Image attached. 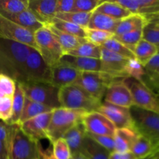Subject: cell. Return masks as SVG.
Wrapping results in <instances>:
<instances>
[{"label": "cell", "mask_w": 159, "mask_h": 159, "mask_svg": "<svg viewBox=\"0 0 159 159\" xmlns=\"http://www.w3.org/2000/svg\"><path fill=\"white\" fill-rule=\"evenodd\" d=\"M32 48L0 38V74L21 83L26 61Z\"/></svg>", "instance_id": "cell-1"}, {"label": "cell", "mask_w": 159, "mask_h": 159, "mask_svg": "<svg viewBox=\"0 0 159 159\" xmlns=\"http://www.w3.org/2000/svg\"><path fill=\"white\" fill-rule=\"evenodd\" d=\"M58 97L61 107L87 112L97 111L102 102L78 85H70L59 89Z\"/></svg>", "instance_id": "cell-2"}, {"label": "cell", "mask_w": 159, "mask_h": 159, "mask_svg": "<svg viewBox=\"0 0 159 159\" xmlns=\"http://www.w3.org/2000/svg\"><path fill=\"white\" fill-rule=\"evenodd\" d=\"M87 113L89 112L85 110L63 107L54 109L48 128V140L52 144L55 141L63 138L70 129L82 122V118Z\"/></svg>", "instance_id": "cell-3"}, {"label": "cell", "mask_w": 159, "mask_h": 159, "mask_svg": "<svg viewBox=\"0 0 159 159\" xmlns=\"http://www.w3.org/2000/svg\"><path fill=\"white\" fill-rule=\"evenodd\" d=\"M134 128L142 136L147 138L159 150V114L134 107L130 108Z\"/></svg>", "instance_id": "cell-4"}, {"label": "cell", "mask_w": 159, "mask_h": 159, "mask_svg": "<svg viewBox=\"0 0 159 159\" xmlns=\"http://www.w3.org/2000/svg\"><path fill=\"white\" fill-rule=\"evenodd\" d=\"M21 85L25 97L34 102L50 108L61 107L59 102V89L48 82H28L19 83Z\"/></svg>", "instance_id": "cell-5"}, {"label": "cell", "mask_w": 159, "mask_h": 159, "mask_svg": "<svg viewBox=\"0 0 159 159\" xmlns=\"http://www.w3.org/2000/svg\"><path fill=\"white\" fill-rule=\"evenodd\" d=\"M37 51L50 67L59 63L64 55L60 44L46 24L34 33Z\"/></svg>", "instance_id": "cell-6"}, {"label": "cell", "mask_w": 159, "mask_h": 159, "mask_svg": "<svg viewBox=\"0 0 159 159\" xmlns=\"http://www.w3.org/2000/svg\"><path fill=\"white\" fill-rule=\"evenodd\" d=\"M40 143L23 134L17 124L9 148V159H40Z\"/></svg>", "instance_id": "cell-7"}, {"label": "cell", "mask_w": 159, "mask_h": 159, "mask_svg": "<svg viewBox=\"0 0 159 159\" xmlns=\"http://www.w3.org/2000/svg\"><path fill=\"white\" fill-rule=\"evenodd\" d=\"M123 82L130 90L135 107L159 114V98L144 82L125 78Z\"/></svg>", "instance_id": "cell-8"}, {"label": "cell", "mask_w": 159, "mask_h": 159, "mask_svg": "<svg viewBox=\"0 0 159 159\" xmlns=\"http://www.w3.org/2000/svg\"><path fill=\"white\" fill-rule=\"evenodd\" d=\"M116 80L118 79L102 71H82L75 85H79L93 97L102 101L108 87Z\"/></svg>", "instance_id": "cell-9"}, {"label": "cell", "mask_w": 159, "mask_h": 159, "mask_svg": "<svg viewBox=\"0 0 159 159\" xmlns=\"http://www.w3.org/2000/svg\"><path fill=\"white\" fill-rule=\"evenodd\" d=\"M51 67L44 61L38 51L31 48L26 61L21 83L48 82L51 83Z\"/></svg>", "instance_id": "cell-10"}, {"label": "cell", "mask_w": 159, "mask_h": 159, "mask_svg": "<svg viewBox=\"0 0 159 159\" xmlns=\"http://www.w3.org/2000/svg\"><path fill=\"white\" fill-rule=\"evenodd\" d=\"M0 38L25 44L36 49L37 47L34 40V34L21 27L0 14Z\"/></svg>", "instance_id": "cell-11"}, {"label": "cell", "mask_w": 159, "mask_h": 159, "mask_svg": "<svg viewBox=\"0 0 159 159\" xmlns=\"http://www.w3.org/2000/svg\"><path fill=\"white\" fill-rule=\"evenodd\" d=\"M52 111L43 113L18 124L24 134L36 142L48 139V128L51 121Z\"/></svg>", "instance_id": "cell-12"}, {"label": "cell", "mask_w": 159, "mask_h": 159, "mask_svg": "<svg viewBox=\"0 0 159 159\" xmlns=\"http://www.w3.org/2000/svg\"><path fill=\"white\" fill-rule=\"evenodd\" d=\"M86 133L90 134L114 136L116 127L104 115L98 111L89 112L82 120Z\"/></svg>", "instance_id": "cell-13"}, {"label": "cell", "mask_w": 159, "mask_h": 159, "mask_svg": "<svg viewBox=\"0 0 159 159\" xmlns=\"http://www.w3.org/2000/svg\"><path fill=\"white\" fill-rule=\"evenodd\" d=\"M128 60L101 47L100 71L114 79H124L127 78L124 69Z\"/></svg>", "instance_id": "cell-14"}, {"label": "cell", "mask_w": 159, "mask_h": 159, "mask_svg": "<svg viewBox=\"0 0 159 159\" xmlns=\"http://www.w3.org/2000/svg\"><path fill=\"white\" fill-rule=\"evenodd\" d=\"M97 111L108 118L116 129L134 127L129 108L118 107L102 101Z\"/></svg>", "instance_id": "cell-15"}, {"label": "cell", "mask_w": 159, "mask_h": 159, "mask_svg": "<svg viewBox=\"0 0 159 159\" xmlns=\"http://www.w3.org/2000/svg\"><path fill=\"white\" fill-rule=\"evenodd\" d=\"M123 80L124 79L114 81L108 87L104 96V101L113 105L130 109L134 106V103L130 90Z\"/></svg>", "instance_id": "cell-16"}, {"label": "cell", "mask_w": 159, "mask_h": 159, "mask_svg": "<svg viewBox=\"0 0 159 159\" xmlns=\"http://www.w3.org/2000/svg\"><path fill=\"white\" fill-rule=\"evenodd\" d=\"M51 84L58 89L75 85L82 74V71L61 63L51 66Z\"/></svg>", "instance_id": "cell-17"}, {"label": "cell", "mask_w": 159, "mask_h": 159, "mask_svg": "<svg viewBox=\"0 0 159 159\" xmlns=\"http://www.w3.org/2000/svg\"><path fill=\"white\" fill-rule=\"evenodd\" d=\"M116 2L130 11L147 17L159 14V0H116Z\"/></svg>", "instance_id": "cell-18"}, {"label": "cell", "mask_w": 159, "mask_h": 159, "mask_svg": "<svg viewBox=\"0 0 159 159\" xmlns=\"http://www.w3.org/2000/svg\"><path fill=\"white\" fill-rule=\"evenodd\" d=\"M8 20L34 34L45 25L30 9L16 14H1Z\"/></svg>", "instance_id": "cell-19"}, {"label": "cell", "mask_w": 159, "mask_h": 159, "mask_svg": "<svg viewBox=\"0 0 159 159\" xmlns=\"http://www.w3.org/2000/svg\"><path fill=\"white\" fill-rule=\"evenodd\" d=\"M139 134L134 127L116 129L113 136L114 152L118 153L130 152L132 146Z\"/></svg>", "instance_id": "cell-20"}, {"label": "cell", "mask_w": 159, "mask_h": 159, "mask_svg": "<svg viewBox=\"0 0 159 159\" xmlns=\"http://www.w3.org/2000/svg\"><path fill=\"white\" fill-rule=\"evenodd\" d=\"M59 63L71 67L79 71H100V59L76 57L70 54H64Z\"/></svg>", "instance_id": "cell-21"}, {"label": "cell", "mask_w": 159, "mask_h": 159, "mask_svg": "<svg viewBox=\"0 0 159 159\" xmlns=\"http://www.w3.org/2000/svg\"><path fill=\"white\" fill-rule=\"evenodd\" d=\"M57 0H31L29 1V9L47 24L56 15Z\"/></svg>", "instance_id": "cell-22"}, {"label": "cell", "mask_w": 159, "mask_h": 159, "mask_svg": "<svg viewBox=\"0 0 159 159\" xmlns=\"http://www.w3.org/2000/svg\"><path fill=\"white\" fill-rule=\"evenodd\" d=\"M85 136L86 131L82 122L75 125L64 135L63 138L68 144L71 157L82 154Z\"/></svg>", "instance_id": "cell-23"}, {"label": "cell", "mask_w": 159, "mask_h": 159, "mask_svg": "<svg viewBox=\"0 0 159 159\" xmlns=\"http://www.w3.org/2000/svg\"><path fill=\"white\" fill-rule=\"evenodd\" d=\"M46 25L51 30L52 34H54V37L57 39L64 54H69L71 51H74L75 48L80 46L82 43L86 41V40L84 38H80V37L62 32V31L54 28L49 23H47Z\"/></svg>", "instance_id": "cell-24"}, {"label": "cell", "mask_w": 159, "mask_h": 159, "mask_svg": "<svg viewBox=\"0 0 159 159\" xmlns=\"http://www.w3.org/2000/svg\"><path fill=\"white\" fill-rule=\"evenodd\" d=\"M120 20H121L113 19L105 14L93 12L87 28L107 31V32H110L114 34L115 30H116Z\"/></svg>", "instance_id": "cell-25"}, {"label": "cell", "mask_w": 159, "mask_h": 159, "mask_svg": "<svg viewBox=\"0 0 159 159\" xmlns=\"http://www.w3.org/2000/svg\"><path fill=\"white\" fill-rule=\"evenodd\" d=\"M147 18L139 14H131L120 20L114 32L115 37L124 35L137 29L144 28L148 24Z\"/></svg>", "instance_id": "cell-26"}, {"label": "cell", "mask_w": 159, "mask_h": 159, "mask_svg": "<svg viewBox=\"0 0 159 159\" xmlns=\"http://www.w3.org/2000/svg\"><path fill=\"white\" fill-rule=\"evenodd\" d=\"M93 12L105 14L116 20H123L132 14L116 1H103Z\"/></svg>", "instance_id": "cell-27"}, {"label": "cell", "mask_w": 159, "mask_h": 159, "mask_svg": "<svg viewBox=\"0 0 159 159\" xmlns=\"http://www.w3.org/2000/svg\"><path fill=\"white\" fill-rule=\"evenodd\" d=\"M82 154L86 159H109L111 153L91 139L86 134Z\"/></svg>", "instance_id": "cell-28"}, {"label": "cell", "mask_w": 159, "mask_h": 159, "mask_svg": "<svg viewBox=\"0 0 159 159\" xmlns=\"http://www.w3.org/2000/svg\"><path fill=\"white\" fill-rule=\"evenodd\" d=\"M158 53V48L147 40H141L134 50V57L144 66Z\"/></svg>", "instance_id": "cell-29"}, {"label": "cell", "mask_w": 159, "mask_h": 159, "mask_svg": "<svg viewBox=\"0 0 159 159\" xmlns=\"http://www.w3.org/2000/svg\"><path fill=\"white\" fill-rule=\"evenodd\" d=\"M52 110H54L50 108V107L42 105V104L38 103V102H34V101L30 100L27 98H25L23 111H22L21 116H20L18 124H22L24 121L35 117L37 116H39L40 114L52 111Z\"/></svg>", "instance_id": "cell-30"}, {"label": "cell", "mask_w": 159, "mask_h": 159, "mask_svg": "<svg viewBox=\"0 0 159 159\" xmlns=\"http://www.w3.org/2000/svg\"><path fill=\"white\" fill-rule=\"evenodd\" d=\"M25 95L21 85L16 82V88L12 98V112L9 124H18L25 102Z\"/></svg>", "instance_id": "cell-31"}, {"label": "cell", "mask_w": 159, "mask_h": 159, "mask_svg": "<svg viewBox=\"0 0 159 159\" xmlns=\"http://www.w3.org/2000/svg\"><path fill=\"white\" fill-rule=\"evenodd\" d=\"M48 23L51 24L52 26H54V28H56V29L62 31V32L80 37V38L85 39L86 28L82 27V26H79V25L74 24V23H69V22L59 20V19L55 18V17L53 18Z\"/></svg>", "instance_id": "cell-32"}, {"label": "cell", "mask_w": 159, "mask_h": 159, "mask_svg": "<svg viewBox=\"0 0 159 159\" xmlns=\"http://www.w3.org/2000/svg\"><path fill=\"white\" fill-rule=\"evenodd\" d=\"M154 152H155V150L152 143L141 134L138 135L130 150V152L137 159L144 158Z\"/></svg>", "instance_id": "cell-33"}, {"label": "cell", "mask_w": 159, "mask_h": 159, "mask_svg": "<svg viewBox=\"0 0 159 159\" xmlns=\"http://www.w3.org/2000/svg\"><path fill=\"white\" fill-rule=\"evenodd\" d=\"M70 55L76 57H87V58L100 59L101 47L89 43L86 40L85 43H82L74 51L69 53Z\"/></svg>", "instance_id": "cell-34"}, {"label": "cell", "mask_w": 159, "mask_h": 159, "mask_svg": "<svg viewBox=\"0 0 159 159\" xmlns=\"http://www.w3.org/2000/svg\"><path fill=\"white\" fill-rule=\"evenodd\" d=\"M30 0H0V14H16L29 9Z\"/></svg>", "instance_id": "cell-35"}, {"label": "cell", "mask_w": 159, "mask_h": 159, "mask_svg": "<svg viewBox=\"0 0 159 159\" xmlns=\"http://www.w3.org/2000/svg\"><path fill=\"white\" fill-rule=\"evenodd\" d=\"M92 13L93 12H71L68 13H57L54 17L59 20L69 22V23L82 26V27L87 28Z\"/></svg>", "instance_id": "cell-36"}, {"label": "cell", "mask_w": 159, "mask_h": 159, "mask_svg": "<svg viewBox=\"0 0 159 159\" xmlns=\"http://www.w3.org/2000/svg\"><path fill=\"white\" fill-rule=\"evenodd\" d=\"M124 72L127 75V78H132L141 82H144L143 79L147 73L144 65L138 61L135 57L127 61Z\"/></svg>", "instance_id": "cell-37"}, {"label": "cell", "mask_w": 159, "mask_h": 159, "mask_svg": "<svg viewBox=\"0 0 159 159\" xmlns=\"http://www.w3.org/2000/svg\"><path fill=\"white\" fill-rule=\"evenodd\" d=\"M143 29L144 28L137 29L124 35L118 36V37L114 36V38L123 43L124 46L127 47L134 53V50L136 45L139 43L140 40L143 39Z\"/></svg>", "instance_id": "cell-38"}, {"label": "cell", "mask_w": 159, "mask_h": 159, "mask_svg": "<svg viewBox=\"0 0 159 159\" xmlns=\"http://www.w3.org/2000/svg\"><path fill=\"white\" fill-rule=\"evenodd\" d=\"M101 47L108 50V51L115 53V54H119V55L122 56V57H126L127 59L134 58L135 57L134 53L130 49H128L127 47L124 46L123 43H121L120 42L116 40L114 37L109 39Z\"/></svg>", "instance_id": "cell-39"}, {"label": "cell", "mask_w": 159, "mask_h": 159, "mask_svg": "<svg viewBox=\"0 0 159 159\" xmlns=\"http://www.w3.org/2000/svg\"><path fill=\"white\" fill-rule=\"evenodd\" d=\"M113 37H114V34L112 33L86 28L85 40L89 43L97 45V46L101 47L106 41Z\"/></svg>", "instance_id": "cell-40"}, {"label": "cell", "mask_w": 159, "mask_h": 159, "mask_svg": "<svg viewBox=\"0 0 159 159\" xmlns=\"http://www.w3.org/2000/svg\"><path fill=\"white\" fill-rule=\"evenodd\" d=\"M12 98L13 96H5L0 97V120L8 124L12 116Z\"/></svg>", "instance_id": "cell-41"}, {"label": "cell", "mask_w": 159, "mask_h": 159, "mask_svg": "<svg viewBox=\"0 0 159 159\" xmlns=\"http://www.w3.org/2000/svg\"><path fill=\"white\" fill-rule=\"evenodd\" d=\"M143 39L159 48V25L148 23L143 29Z\"/></svg>", "instance_id": "cell-42"}, {"label": "cell", "mask_w": 159, "mask_h": 159, "mask_svg": "<svg viewBox=\"0 0 159 159\" xmlns=\"http://www.w3.org/2000/svg\"><path fill=\"white\" fill-rule=\"evenodd\" d=\"M52 152L56 159H69L71 157L68 144L63 138L52 144Z\"/></svg>", "instance_id": "cell-43"}, {"label": "cell", "mask_w": 159, "mask_h": 159, "mask_svg": "<svg viewBox=\"0 0 159 159\" xmlns=\"http://www.w3.org/2000/svg\"><path fill=\"white\" fill-rule=\"evenodd\" d=\"M102 2V0H75L74 12H93Z\"/></svg>", "instance_id": "cell-44"}, {"label": "cell", "mask_w": 159, "mask_h": 159, "mask_svg": "<svg viewBox=\"0 0 159 159\" xmlns=\"http://www.w3.org/2000/svg\"><path fill=\"white\" fill-rule=\"evenodd\" d=\"M16 82L10 78L0 74V97L5 96H13Z\"/></svg>", "instance_id": "cell-45"}, {"label": "cell", "mask_w": 159, "mask_h": 159, "mask_svg": "<svg viewBox=\"0 0 159 159\" xmlns=\"http://www.w3.org/2000/svg\"><path fill=\"white\" fill-rule=\"evenodd\" d=\"M86 134L91 139L96 141L101 147L104 148L107 151H109L110 153L114 152V138H113V137L106 136V135L90 134L88 133Z\"/></svg>", "instance_id": "cell-46"}, {"label": "cell", "mask_w": 159, "mask_h": 159, "mask_svg": "<svg viewBox=\"0 0 159 159\" xmlns=\"http://www.w3.org/2000/svg\"><path fill=\"white\" fill-rule=\"evenodd\" d=\"M17 124H8L0 121V142L4 144H10L15 127Z\"/></svg>", "instance_id": "cell-47"}, {"label": "cell", "mask_w": 159, "mask_h": 159, "mask_svg": "<svg viewBox=\"0 0 159 159\" xmlns=\"http://www.w3.org/2000/svg\"><path fill=\"white\" fill-rule=\"evenodd\" d=\"M75 0H57L56 14L74 12Z\"/></svg>", "instance_id": "cell-48"}, {"label": "cell", "mask_w": 159, "mask_h": 159, "mask_svg": "<svg viewBox=\"0 0 159 159\" xmlns=\"http://www.w3.org/2000/svg\"><path fill=\"white\" fill-rule=\"evenodd\" d=\"M146 70V72H148L149 74L153 73L159 68V53L154 56L150 61L147 63V65L144 66Z\"/></svg>", "instance_id": "cell-49"}, {"label": "cell", "mask_w": 159, "mask_h": 159, "mask_svg": "<svg viewBox=\"0 0 159 159\" xmlns=\"http://www.w3.org/2000/svg\"><path fill=\"white\" fill-rule=\"evenodd\" d=\"M109 159H137L134 156L131 152L127 153H118V152H112Z\"/></svg>", "instance_id": "cell-50"}, {"label": "cell", "mask_w": 159, "mask_h": 159, "mask_svg": "<svg viewBox=\"0 0 159 159\" xmlns=\"http://www.w3.org/2000/svg\"><path fill=\"white\" fill-rule=\"evenodd\" d=\"M9 145L0 142V159H9Z\"/></svg>", "instance_id": "cell-51"}, {"label": "cell", "mask_w": 159, "mask_h": 159, "mask_svg": "<svg viewBox=\"0 0 159 159\" xmlns=\"http://www.w3.org/2000/svg\"><path fill=\"white\" fill-rule=\"evenodd\" d=\"M40 155L41 159H56L55 157L53 155L52 151L48 149V150H42L40 147Z\"/></svg>", "instance_id": "cell-52"}, {"label": "cell", "mask_w": 159, "mask_h": 159, "mask_svg": "<svg viewBox=\"0 0 159 159\" xmlns=\"http://www.w3.org/2000/svg\"><path fill=\"white\" fill-rule=\"evenodd\" d=\"M146 18H147L148 23H155V24L159 25V14L149 16H147Z\"/></svg>", "instance_id": "cell-53"}, {"label": "cell", "mask_w": 159, "mask_h": 159, "mask_svg": "<svg viewBox=\"0 0 159 159\" xmlns=\"http://www.w3.org/2000/svg\"><path fill=\"white\" fill-rule=\"evenodd\" d=\"M155 158H156V151H155V152H154L152 154H151V155L144 157V158H139V159H155Z\"/></svg>", "instance_id": "cell-54"}, {"label": "cell", "mask_w": 159, "mask_h": 159, "mask_svg": "<svg viewBox=\"0 0 159 159\" xmlns=\"http://www.w3.org/2000/svg\"><path fill=\"white\" fill-rule=\"evenodd\" d=\"M72 158L74 159H86L82 154H79V155H75V156H73Z\"/></svg>", "instance_id": "cell-55"}, {"label": "cell", "mask_w": 159, "mask_h": 159, "mask_svg": "<svg viewBox=\"0 0 159 159\" xmlns=\"http://www.w3.org/2000/svg\"><path fill=\"white\" fill-rule=\"evenodd\" d=\"M152 79L153 82H157L159 85V76H152Z\"/></svg>", "instance_id": "cell-56"}, {"label": "cell", "mask_w": 159, "mask_h": 159, "mask_svg": "<svg viewBox=\"0 0 159 159\" xmlns=\"http://www.w3.org/2000/svg\"><path fill=\"white\" fill-rule=\"evenodd\" d=\"M151 74H152V75L151 76H159V68L158 69H157L155 72L151 73Z\"/></svg>", "instance_id": "cell-57"}, {"label": "cell", "mask_w": 159, "mask_h": 159, "mask_svg": "<svg viewBox=\"0 0 159 159\" xmlns=\"http://www.w3.org/2000/svg\"><path fill=\"white\" fill-rule=\"evenodd\" d=\"M155 159H159V150L156 151V158Z\"/></svg>", "instance_id": "cell-58"}, {"label": "cell", "mask_w": 159, "mask_h": 159, "mask_svg": "<svg viewBox=\"0 0 159 159\" xmlns=\"http://www.w3.org/2000/svg\"><path fill=\"white\" fill-rule=\"evenodd\" d=\"M69 159H74V158H72V157H71V158H70Z\"/></svg>", "instance_id": "cell-59"}, {"label": "cell", "mask_w": 159, "mask_h": 159, "mask_svg": "<svg viewBox=\"0 0 159 159\" xmlns=\"http://www.w3.org/2000/svg\"><path fill=\"white\" fill-rule=\"evenodd\" d=\"M158 53H159V48H158Z\"/></svg>", "instance_id": "cell-60"}, {"label": "cell", "mask_w": 159, "mask_h": 159, "mask_svg": "<svg viewBox=\"0 0 159 159\" xmlns=\"http://www.w3.org/2000/svg\"><path fill=\"white\" fill-rule=\"evenodd\" d=\"M40 159H41V158H40Z\"/></svg>", "instance_id": "cell-61"}]
</instances>
